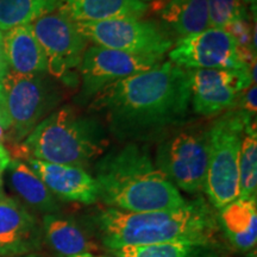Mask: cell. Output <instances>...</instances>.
Returning a JSON list of instances; mask_svg holds the SVG:
<instances>
[{"mask_svg": "<svg viewBox=\"0 0 257 257\" xmlns=\"http://www.w3.org/2000/svg\"><path fill=\"white\" fill-rule=\"evenodd\" d=\"M59 0H0V30L30 24L57 8Z\"/></svg>", "mask_w": 257, "mask_h": 257, "instance_id": "cell-22", "label": "cell"}, {"mask_svg": "<svg viewBox=\"0 0 257 257\" xmlns=\"http://www.w3.org/2000/svg\"><path fill=\"white\" fill-rule=\"evenodd\" d=\"M163 56L138 55L98 46L88 48L80 63L82 85L76 102L80 105L87 104L112 82L153 69L163 62Z\"/></svg>", "mask_w": 257, "mask_h": 257, "instance_id": "cell-10", "label": "cell"}, {"mask_svg": "<svg viewBox=\"0 0 257 257\" xmlns=\"http://www.w3.org/2000/svg\"><path fill=\"white\" fill-rule=\"evenodd\" d=\"M210 127H188L160 143L155 166L178 189L204 191L208 165Z\"/></svg>", "mask_w": 257, "mask_h": 257, "instance_id": "cell-7", "label": "cell"}, {"mask_svg": "<svg viewBox=\"0 0 257 257\" xmlns=\"http://www.w3.org/2000/svg\"><path fill=\"white\" fill-rule=\"evenodd\" d=\"M117 257H220L214 242L166 243L114 250Z\"/></svg>", "mask_w": 257, "mask_h": 257, "instance_id": "cell-21", "label": "cell"}, {"mask_svg": "<svg viewBox=\"0 0 257 257\" xmlns=\"http://www.w3.org/2000/svg\"><path fill=\"white\" fill-rule=\"evenodd\" d=\"M160 18L181 38L199 34L208 29L207 0H169Z\"/></svg>", "mask_w": 257, "mask_h": 257, "instance_id": "cell-20", "label": "cell"}, {"mask_svg": "<svg viewBox=\"0 0 257 257\" xmlns=\"http://www.w3.org/2000/svg\"><path fill=\"white\" fill-rule=\"evenodd\" d=\"M43 231L17 200L0 198V257L24 256L41 248Z\"/></svg>", "mask_w": 257, "mask_h": 257, "instance_id": "cell-13", "label": "cell"}, {"mask_svg": "<svg viewBox=\"0 0 257 257\" xmlns=\"http://www.w3.org/2000/svg\"><path fill=\"white\" fill-rule=\"evenodd\" d=\"M5 131H6L5 127L0 124V144H2V142L4 141V138H5Z\"/></svg>", "mask_w": 257, "mask_h": 257, "instance_id": "cell-30", "label": "cell"}, {"mask_svg": "<svg viewBox=\"0 0 257 257\" xmlns=\"http://www.w3.org/2000/svg\"><path fill=\"white\" fill-rule=\"evenodd\" d=\"M208 28L225 29L236 21L249 19L243 0H207Z\"/></svg>", "mask_w": 257, "mask_h": 257, "instance_id": "cell-24", "label": "cell"}, {"mask_svg": "<svg viewBox=\"0 0 257 257\" xmlns=\"http://www.w3.org/2000/svg\"><path fill=\"white\" fill-rule=\"evenodd\" d=\"M107 147L104 124L66 105L38 123L23 143L14 146L11 153L15 160L36 159L85 169L100 159Z\"/></svg>", "mask_w": 257, "mask_h": 257, "instance_id": "cell-4", "label": "cell"}, {"mask_svg": "<svg viewBox=\"0 0 257 257\" xmlns=\"http://www.w3.org/2000/svg\"><path fill=\"white\" fill-rule=\"evenodd\" d=\"M256 95H257L256 83H252L249 88H246L245 91L239 95L238 100H237L236 105H234L233 107H237L239 108V110L246 112V113L255 115L256 110H257Z\"/></svg>", "mask_w": 257, "mask_h": 257, "instance_id": "cell-25", "label": "cell"}, {"mask_svg": "<svg viewBox=\"0 0 257 257\" xmlns=\"http://www.w3.org/2000/svg\"><path fill=\"white\" fill-rule=\"evenodd\" d=\"M243 3H244V4L251 5L253 10H256V0H243Z\"/></svg>", "mask_w": 257, "mask_h": 257, "instance_id": "cell-31", "label": "cell"}, {"mask_svg": "<svg viewBox=\"0 0 257 257\" xmlns=\"http://www.w3.org/2000/svg\"><path fill=\"white\" fill-rule=\"evenodd\" d=\"M75 25L88 42L106 49L138 55H165L173 46V41L155 22L142 18L120 17L79 22Z\"/></svg>", "mask_w": 257, "mask_h": 257, "instance_id": "cell-8", "label": "cell"}, {"mask_svg": "<svg viewBox=\"0 0 257 257\" xmlns=\"http://www.w3.org/2000/svg\"><path fill=\"white\" fill-rule=\"evenodd\" d=\"M89 108L100 113L120 141L144 142L185 123L191 105L188 69L161 62L147 72L106 86Z\"/></svg>", "mask_w": 257, "mask_h": 257, "instance_id": "cell-1", "label": "cell"}, {"mask_svg": "<svg viewBox=\"0 0 257 257\" xmlns=\"http://www.w3.org/2000/svg\"><path fill=\"white\" fill-rule=\"evenodd\" d=\"M9 70L34 75L48 70V60L43 48L35 37L30 24L19 25L3 36Z\"/></svg>", "mask_w": 257, "mask_h": 257, "instance_id": "cell-15", "label": "cell"}, {"mask_svg": "<svg viewBox=\"0 0 257 257\" xmlns=\"http://www.w3.org/2000/svg\"><path fill=\"white\" fill-rule=\"evenodd\" d=\"M141 2H143V3H147V2H152V0H141Z\"/></svg>", "mask_w": 257, "mask_h": 257, "instance_id": "cell-33", "label": "cell"}, {"mask_svg": "<svg viewBox=\"0 0 257 257\" xmlns=\"http://www.w3.org/2000/svg\"><path fill=\"white\" fill-rule=\"evenodd\" d=\"M218 223L234 248L240 251L253 249L257 242L256 199H236L227 204L219 210Z\"/></svg>", "mask_w": 257, "mask_h": 257, "instance_id": "cell-17", "label": "cell"}, {"mask_svg": "<svg viewBox=\"0 0 257 257\" xmlns=\"http://www.w3.org/2000/svg\"><path fill=\"white\" fill-rule=\"evenodd\" d=\"M59 89L42 74L25 75L9 70L0 88V110L9 121V137L21 143L59 104Z\"/></svg>", "mask_w": 257, "mask_h": 257, "instance_id": "cell-6", "label": "cell"}, {"mask_svg": "<svg viewBox=\"0 0 257 257\" xmlns=\"http://www.w3.org/2000/svg\"><path fill=\"white\" fill-rule=\"evenodd\" d=\"M11 155H10V152L6 148L0 144V198H2V187H3V173L8 169V167L11 162Z\"/></svg>", "mask_w": 257, "mask_h": 257, "instance_id": "cell-26", "label": "cell"}, {"mask_svg": "<svg viewBox=\"0 0 257 257\" xmlns=\"http://www.w3.org/2000/svg\"><path fill=\"white\" fill-rule=\"evenodd\" d=\"M193 111L214 117L236 105L239 95L252 83L251 68L188 69Z\"/></svg>", "mask_w": 257, "mask_h": 257, "instance_id": "cell-11", "label": "cell"}, {"mask_svg": "<svg viewBox=\"0 0 257 257\" xmlns=\"http://www.w3.org/2000/svg\"><path fill=\"white\" fill-rule=\"evenodd\" d=\"M44 238L59 257H74L98 251V245L73 220L46 214L43 218Z\"/></svg>", "mask_w": 257, "mask_h": 257, "instance_id": "cell-18", "label": "cell"}, {"mask_svg": "<svg viewBox=\"0 0 257 257\" xmlns=\"http://www.w3.org/2000/svg\"><path fill=\"white\" fill-rule=\"evenodd\" d=\"M8 170L12 188L29 206L42 213L57 214L60 205L56 197L30 167L21 160H11Z\"/></svg>", "mask_w": 257, "mask_h": 257, "instance_id": "cell-19", "label": "cell"}, {"mask_svg": "<svg viewBox=\"0 0 257 257\" xmlns=\"http://www.w3.org/2000/svg\"><path fill=\"white\" fill-rule=\"evenodd\" d=\"M74 257H117V256H101V255H94V253H83V255H78Z\"/></svg>", "mask_w": 257, "mask_h": 257, "instance_id": "cell-29", "label": "cell"}, {"mask_svg": "<svg viewBox=\"0 0 257 257\" xmlns=\"http://www.w3.org/2000/svg\"><path fill=\"white\" fill-rule=\"evenodd\" d=\"M0 124L3 125V126L5 127V130H9V121H8V119H6V117H5V114L3 113V111L0 110Z\"/></svg>", "mask_w": 257, "mask_h": 257, "instance_id": "cell-28", "label": "cell"}, {"mask_svg": "<svg viewBox=\"0 0 257 257\" xmlns=\"http://www.w3.org/2000/svg\"><path fill=\"white\" fill-rule=\"evenodd\" d=\"M9 72V64L6 61L5 50H4V43H3V35L0 32V88H2V82L4 80L5 75Z\"/></svg>", "mask_w": 257, "mask_h": 257, "instance_id": "cell-27", "label": "cell"}, {"mask_svg": "<svg viewBox=\"0 0 257 257\" xmlns=\"http://www.w3.org/2000/svg\"><path fill=\"white\" fill-rule=\"evenodd\" d=\"M170 62L185 69H242L236 41L225 29L208 28L184 37L169 51Z\"/></svg>", "mask_w": 257, "mask_h": 257, "instance_id": "cell-12", "label": "cell"}, {"mask_svg": "<svg viewBox=\"0 0 257 257\" xmlns=\"http://www.w3.org/2000/svg\"><path fill=\"white\" fill-rule=\"evenodd\" d=\"M30 27L47 55L48 72L66 85H75L72 69L80 66L88 44L75 23L55 9L35 19Z\"/></svg>", "mask_w": 257, "mask_h": 257, "instance_id": "cell-9", "label": "cell"}, {"mask_svg": "<svg viewBox=\"0 0 257 257\" xmlns=\"http://www.w3.org/2000/svg\"><path fill=\"white\" fill-rule=\"evenodd\" d=\"M99 199L125 212L173 210L186 204L181 193L153 162L146 147L127 142L96 161Z\"/></svg>", "mask_w": 257, "mask_h": 257, "instance_id": "cell-3", "label": "cell"}, {"mask_svg": "<svg viewBox=\"0 0 257 257\" xmlns=\"http://www.w3.org/2000/svg\"><path fill=\"white\" fill-rule=\"evenodd\" d=\"M252 115L237 107L227 110L210 127L208 165L204 191L211 206L221 210L239 197V153Z\"/></svg>", "mask_w": 257, "mask_h": 257, "instance_id": "cell-5", "label": "cell"}, {"mask_svg": "<svg viewBox=\"0 0 257 257\" xmlns=\"http://www.w3.org/2000/svg\"><path fill=\"white\" fill-rule=\"evenodd\" d=\"M149 6L141 0H59L57 10L70 21L100 22L120 17H143Z\"/></svg>", "mask_w": 257, "mask_h": 257, "instance_id": "cell-16", "label": "cell"}, {"mask_svg": "<svg viewBox=\"0 0 257 257\" xmlns=\"http://www.w3.org/2000/svg\"><path fill=\"white\" fill-rule=\"evenodd\" d=\"M21 257H46V256L41 255V253H37V252H31V253H28V255H24Z\"/></svg>", "mask_w": 257, "mask_h": 257, "instance_id": "cell-32", "label": "cell"}, {"mask_svg": "<svg viewBox=\"0 0 257 257\" xmlns=\"http://www.w3.org/2000/svg\"><path fill=\"white\" fill-rule=\"evenodd\" d=\"M94 229L106 249L166 243L214 242L219 229L213 207L202 198L173 210L125 212L106 208L93 218Z\"/></svg>", "mask_w": 257, "mask_h": 257, "instance_id": "cell-2", "label": "cell"}, {"mask_svg": "<svg viewBox=\"0 0 257 257\" xmlns=\"http://www.w3.org/2000/svg\"><path fill=\"white\" fill-rule=\"evenodd\" d=\"M257 193V131L256 120L246 125L239 153V197L256 199Z\"/></svg>", "mask_w": 257, "mask_h": 257, "instance_id": "cell-23", "label": "cell"}, {"mask_svg": "<svg viewBox=\"0 0 257 257\" xmlns=\"http://www.w3.org/2000/svg\"><path fill=\"white\" fill-rule=\"evenodd\" d=\"M34 170L56 198L64 201L92 205L99 200L95 179L86 169L76 166L57 165L28 159Z\"/></svg>", "mask_w": 257, "mask_h": 257, "instance_id": "cell-14", "label": "cell"}]
</instances>
